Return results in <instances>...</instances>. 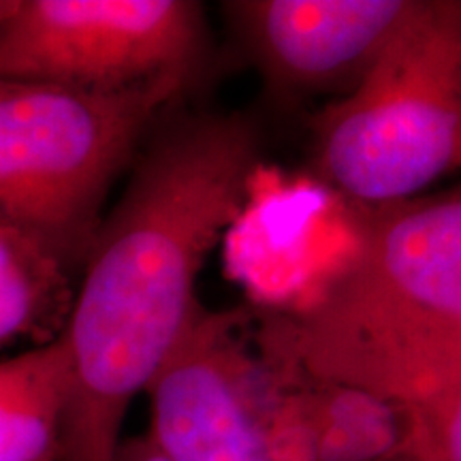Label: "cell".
I'll list each match as a JSON object with an SVG mask.
<instances>
[{
    "mask_svg": "<svg viewBox=\"0 0 461 461\" xmlns=\"http://www.w3.org/2000/svg\"><path fill=\"white\" fill-rule=\"evenodd\" d=\"M169 112L90 241L60 336L71 370L65 461H113L126 412L197 312L205 258L258 167L244 113Z\"/></svg>",
    "mask_w": 461,
    "mask_h": 461,
    "instance_id": "cell-1",
    "label": "cell"
},
{
    "mask_svg": "<svg viewBox=\"0 0 461 461\" xmlns=\"http://www.w3.org/2000/svg\"><path fill=\"white\" fill-rule=\"evenodd\" d=\"M282 374L344 384L402 408L461 361V194L395 203L295 321Z\"/></svg>",
    "mask_w": 461,
    "mask_h": 461,
    "instance_id": "cell-2",
    "label": "cell"
},
{
    "mask_svg": "<svg viewBox=\"0 0 461 461\" xmlns=\"http://www.w3.org/2000/svg\"><path fill=\"white\" fill-rule=\"evenodd\" d=\"M312 126L316 173L357 203H402L461 169V0H419L361 82Z\"/></svg>",
    "mask_w": 461,
    "mask_h": 461,
    "instance_id": "cell-3",
    "label": "cell"
},
{
    "mask_svg": "<svg viewBox=\"0 0 461 461\" xmlns=\"http://www.w3.org/2000/svg\"><path fill=\"white\" fill-rule=\"evenodd\" d=\"M190 82L90 92L0 77V222L84 261L113 182Z\"/></svg>",
    "mask_w": 461,
    "mask_h": 461,
    "instance_id": "cell-4",
    "label": "cell"
},
{
    "mask_svg": "<svg viewBox=\"0 0 461 461\" xmlns=\"http://www.w3.org/2000/svg\"><path fill=\"white\" fill-rule=\"evenodd\" d=\"M148 438L173 461H312L288 378L199 305L146 389Z\"/></svg>",
    "mask_w": 461,
    "mask_h": 461,
    "instance_id": "cell-5",
    "label": "cell"
},
{
    "mask_svg": "<svg viewBox=\"0 0 461 461\" xmlns=\"http://www.w3.org/2000/svg\"><path fill=\"white\" fill-rule=\"evenodd\" d=\"M205 48L190 0H22L0 28V77L90 92L193 82Z\"/></svg>",
    "mask_w": 461,
    "mask_h": 461,
    "instance_id": "cell-6",
    "label": "cell"
},
{
    "mask_svg": "<svg viewBox=\"0 0 461 461\" xmlns=\"http://www.w3.org/2000/svg\"><path fill=\"white\" fill-rule=\"evenodd\" d=\"M419 0H230L222 9L282 99L342 92L370 71Z\"/></svg>",
    "mask_w": 461,
    "mask_h": 461,
    "instance_id": "cell-7",
    "label": "cell"
},
{
    "mask_svg": "<svg viewBox=\"0 0 461 461\" xmlns=\"http://www.w3.org/2000/svg\"><path fill=\"white\" fill-rule=\"evenodd\" d=\"M82 265L48 235L0 222V350L62 336Z\"/></svg>",
    "mask_w": 461,
    "mask_h": 461,
    "instance_id": "cell-8",
    "label": "cell"
},
{
    "mask_svg": "<svg viewBox=\"0 0 461 461\" xmlns=\"http://www.w3.org/2000/svg\"><path fill=\"white\" fill-rule=\"evenodd\" d=\"M68 400L60 338L0 359V461H65Z\"/></svg>",
    "mask_w": 461,
    "mask_h": 461,
    "instance_id": "cell-9",
    "label": "cell"
},
{
    "mask_svg": "<svg viewBox=\"0 0 461 461\" xmlns=\"http://www.w3.org/2000/svg\"><path fill=\"white\" fill-rule=\"evenodd\" d=\"M286 378L312 461H389L395 453L400 417L391 403L344 384Z\"/></svg>",
    "mask_w": 461,
    "mask_h": 461,
    "instance_id": "cell-10",
    "label": "cell"
},
{
    "mask_svg": "<svg viewBox=\"0 0 461 461\" xmlns=\"http://www.w3.org/2000/svg\"><path fill=\"white\" fill-rule=\"evenodd\" d=\"M395 412L400 442L389 461H461V361Z\"/></svg>",
    "mask_w": 461,
    "mask_h": 461,
    "instance_id": "cell-11",
    "label": "cell"
},
{
    "mask_svg": "<svg viewBox=\"0 0 461 461\" xmlns=\"http://www.w3.org/2000/svg\"><path fill=\"white\" fill-rule=\"evenodd\" d=\"M113 461H173L154 445L149 438L143 436H132L124 438L122 445L115 451Z\"/></svg>",
    "mask_w": 461,
    "mask_h": 461,
    "instance_id": "cell-12",
    "label": "cell"
},
{
    "mask_svg": "<svg viewBox=\"0 0 461 461\" xmlns=\"http://www.w3.org/2000/svg\"><path fill=\"white\" fill-rule=\"evenodd\" d=\"M20 3L22 0H0V28L15 15V11L20 9Z\"/></svg>",
    "mask_w": 461,
    "mask_h": 461,
    "instance_id": "cell-13",
    "label": "cell"
}]
</instances>
